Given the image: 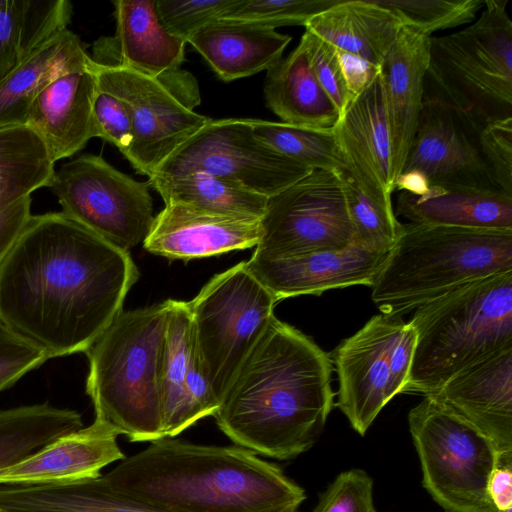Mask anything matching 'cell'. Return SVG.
I'll return each instance as SVG.
<instances>
[{
    "label": "cell",
    "instance_id": "7402d4cb",
    "mask_svg": "<svg viewBox=\"0 0 512 512\" xmlns=\"http://www.w3.org/2000/svg\"><path fill=\"white\" fill-rule=\"evenodd\" d=\"M113 5L116 33L97 42L92 58L96 63L121 65L150 76L181 67L186 42L164 27L156 1L115 0Z\"/></svg>",
    "mask_w": 512,
    "mask_h": 512
},
{
    "label": "cell",
    "instance_id": "ab89813d",
    "mask_svg": "<svg viewBox=\"0 0 512 512\" xmlns=\"http://www.w3.org/2000/svg\"><path fill=\"white\" fill-rule=\"evenodd\" d=\"M311 512H376L372 478L361 469L341 472Z\"/></svg>",
    "mask_w": 512,
    "mask_h": 512
},
{
    "label": "cell",
    "instance_id": "4316f807",
    "mask_svg": "<svg viewBox=\"0 0 512 512\" xmlns=\"http://www.w3.org/2000/svg\"><path fill=\"white\" fill-rule=\"evenodd\" d=\"M264 95L267 106L282 122L334 129L340 114L310 66L306 41L267 70Z\"/></svg>",
    "mask_w": 512,
    "mask_h": 512
},
{
    "label": "cell",
    "instance_id": "6da1fadb",
    "mask_svg": "<svg viewBox=\"0 0 512 512\" xmlns=\"http://www.w3.org/2000/svg\"><path fill=\"white\" fill-rule=\"evenodd\" d=\"M138 278L128 251L62 211L31 215L0 264V321L49 359L86 352Z\"/></svg>",
    "mask_w": 512,
    "mask_h": 512
},
{
    "label": "cell",
    "instance_id": "e0dca14e",
    "mask_svg": "<svg viewBox=\"0 0 512 512\" xmlns=\"http://www.w3.org/2000/svg\"><path fill=\"white\" fill-rule=\"evenodd\" d=\"M388 254L354 243L343 250L290 256L254 251L245 264L279 302L300 295H321L336 288L372 287Z\"/></svg>",
    "mask_w": 512,
    "mask_h": 512
},
{
    "label": "cell",
    "instance_id": "816d5d0a",
    "mask_svg": "<svg viewBox=\"0 0 512 512\" xmlns=\"http://www.w3.org/2000/svg\"><path fill=\"white\" fill-rule=\"evenodd\" d=\"M0 512H2V511L0 510Z\"/></svg>",
    "mask_w": 512,
    "mask_h": 512
},
{
    "label": "cell",
    "instance_id": "5b68a950",
    "mask_svg": "<svg viewBox=\"0 0 512 512\" xmlns=\"http://www.w3.org/2000/svg\"><path fill=\"white\" fill-rule=\"evenodd\" d=\"M512 271V230L403 224L373 285L380 312L401 317L469 282Z\"/></svg>",
    "mask_w": 512,
    "mask_h": 512
},
{
    "label": "cell",
    "instance_id": "4dcf8cb0",
    "mask_svg": "<svg viewBox=\"0 0 512 512\" xmlns=\"http://www.w3.org/2000/svg\"><path fill=\"white\" fill-rule=\"evenodd\" d=\"M83 427L81 414L42 403L0 410V470Z\"/></svg>",
    "mask_w": 512,
    "mask_h": 512
},
{
    "label": "cell",
    "instance_id": "b9f144b4",
    "mask_svg": "<svg viewBox=\"0 0 512 512\" xmlns=\"http://www.w3.org/2000/svg\"><path fill=\"white\" fill-rule=\"evenodd\" d=\"M92 116L95 137L113 144L125 155L132 141V115L127 104L97 87Z\"/></svg>",
    "mask_w": 512,
    "mask_h": 512
},
{
    "label": "cell",
    "instance_id": "ba28073f",
    "mask_svg": "<svg viewBox=\"0 0 512 512\" xmlns=\"http://www.w3.org/2000/svg\"><path fill=\"white\" fill-rule=\"evenodd\" d=\"M277 303L245 261L216 274L187 302L192 352L219 405Z\"/></svg>",
    "mask_w": 512,
    "mask_h": 512
},
{
    "label": "cell",
    "instance_id": "1f68e13d",
    "mask_svg": "<svg viewBox=\"0 0 512 512\" xmlns=\"http://www.w3.org/2000/svg\"><path fill=\"white\" fill-rule=\"evenodd\" d=\"M148 185L164 203H180L200 210L261 219L268 198L205 173L151 176Z\"/></svg>",
    "mask_w": 512,
    "mask_h": 512
},
{
    "label": "cell",
    "instance_id": "2e32d148",
    "mask_svg": "<svg viewBox=\"0 0 512 512\" xmlns=\"http://www.w3.org/2000/svg\"><path fill=\"white\" fill-rule=\"evenodd\" d=\"M346 172L382 210L392 204L394 172L385 91L380 75L346 108L334 127Z\"/></svg>",
    "mask_w": 512,
    "mask_h": 512
},
{
    "label": "cell",
    "instance_id": "9c48e42d",
    "mask_svg": "<svg viewBox=\"0 0 512 512\" xmlns=\"http://www.w3.org/2000/svg\"><path fill=\"white\" fill-rule=\"evenodd\" d=\"M422 484L445 512H497L488 492L497 453L476 428L432 395L408 413Z\"/></svg>",
    "mask_w": 512,
    "mask_h": 512
},
{
    "label": "cell",
    "instance_id": "7a4b0ae2",
    "mask_svg": "<svg viewBox=\"0 0 512 512\" xmlns=\"http://www.w3.org/2000/svg\"><path fill=\"white\" fill-rule=\"evenodd\" d=\"M330 353L274 316L214 413L235 445L278 460L309 450L335 406Z\"/></svg>",
    "mask_w": 512,
    "mask_h": 512
},
{
    "label": "cell",
    "instance_id": "30bf717a",
    "mask_svg": "<svg viewBox=\"0 0 512 512\" xmlns=\"http://www.w3.org/2000/svg\"><path fill=\"white\" fill-rule=\"evenodd\" d=\"M97 87L122 99L132 115V141L126 159L151 177L158 167L210 118L195 112L200 104L196 78L180 68L158 76L121 65L95 62Z\"/></svg>",
    "mask_w": 512,
    "mask_h": 512
},
{
    "label": "cell",
    "instance_id": "ffe728a7",
    "mask_svg": "<svg viewBox=\"0 0 512 512\" xmlns=\"http://www.w3.org/2000/svg\"><path fill=\"white\" fill-rule=\"evenodd\" d=\"M118 432L99 419L63 435L8 468L0 470V486L66 484L101 475V470L125 455Z\"/></svg>",
    "mask_w": 512,
    "mask_h": 512
},
{
    "label": "cell",
    "instance_id": "60d3db41",
    "mask_svg": "<svg viewBox=\"0 0 512 512\" xmlns=\"http://www.w3.org/2000/svg\"><path fill=\"white\" fill-rule=\"evenodd\" d=\"M302 37L313 73L341 117L354 99L347 88L336 48L306 29Z\"/></svg>",
    "mask_w": 512,
    "mask_h": 512
},
{
    "label": "cell",
    "instance_id": "836d02e7",
    "mask_svg": "<svg viewBox=\"0 0 512 512\" xmlns=\"http://www.w3.org/2000/svg\"><path fill=\"white\" fill-rule=\"evenodd\" d=\"M257 138L274 150L312 170H346L334 129L249 119Z\"/></svg>",
    "mask_w": 512,
    "mask_h": 512
},
{
    "label": "cell",
    "instance_id": "8d00e7d4",
    "mask_svg": "<svg viewBox=\"0 0 512 512\" xmlns=\"http://www.w3.org/2000/svg\"><path fill=\"white\" fill-rule=\"evenodd\" d=\"M340 176L355 242L375 251L389 252L398 240L403 224L362 193L345 170Z\"/></svg>",
    "mask_w": 512,
    "mask_h": 512
},
{
    "label": "cell",
    "instance_id": "484cf974",
    "mask_svg": "<svg viewBox=\"0 0 512 512\" xmlns=\"http://www.w3.org/2000/svg\"><path fill=\"white\" fill-rule=\"evenodd\" d=\"M93 63L79 36L66 29L0 82V129L26 125L37 95L59 76Z\"/></svg>",
    "mask_w": 512,
    "mask_h": 512
},
{
    "label": "cell",
    "instance_id": "f1b7e54d",
    "mask_svg": "<svg viewBox=\"0 0 512 512\" xmlns=\"http://www.w3.org/2000/svg\"><path fill=\"white\" fill-rule=\"evenodd\" d=\"M2 512H163L114 491L104 476L66 484L0 486Z\"/></svg>",
    "mask_w": 512,
    "mask_h": 512
},
{
    "label": "cell",
    "instance_id": "44dd1931",
    "mask_svg": "<svg viewBox=\"0 0 512 512\" xmlns=\"http://www.w3.org/2000/svg\"><path fill=\"white\" fill-rule=\"evenodd\" d=\"M96 92L93 60L87 68L56 78L31 104L26 125L42 138L54 164L81 151L95 137L92 106Z\"/></svg>",
    "mask_w": 512,
    "mask_h": 512
},
{
    "label": "cell",
    "instance_id": "52a82bcc",
    "mask_svg": "<svg viewBox=\"0 0 512 512\" xmlns=\"http://www.w3.org/2000/svg\"><path fill=\"white\" fill-rule=\"evenodd\" d=\"M508 0H484L464 29L430 36L424 100L455 110L477 132L512 117V20Z\"/></svg>",
    "mask_w": 512,
    "mask_h": 512
},
{
    "label": "cell",
    "instance_id": "f35d334b",
    "mask_svg": "<svg viewBox=\"0 0 512 512\" xmlns=\"http://www.w3.org/2000/svg\"><path fill=\"white\" fill-rule=\"evenodd\" d=\"M239 0H156L159 18L173 36L189 39L211 22L223 18Z\"/></svg>",
    "mask_w": 512,
    "mask_h": 512
},
{
    "label": "cell",
    "instance_id": "277c9868",
    "mask_svg": "<svg viewBox=\"0 0 512 512\" xmlns=\"http://www.w3.org/2000/svg\"><path fill=\"white\" fill-rule=\"evenodd\" d=\"M169 299L122 311L85 352L95 418L131 442L164 438L160 369Z\"/></svg>",
    "mask_w": 512,
    "mask_h": 512
},
{
    "label": "cell",
    "instance_id": "681fc988",
    "mask_svg": "<svg viewBox=\"0 0 512 512\" xmlns=\"http://www.w3.org/2000/svg\"><path fill=\"white\" fill-rule=\"evenodd\" d=\"M395 190L404 191L416 196L425 194L430 184L426 176L418 170L401 172L394 182Z\"/></svg>",
    "mask_w": 512,
    "mask_h": 512
},
{
    "label": "cell",
    "instance_id": "74e56055",
    "mask_svg": "<svg viewBox=\"0 0 512 512\" xmlns=\"http://www.w3.org/2000/svg\"><path fill=\"white\" fill-rule=\"evenodd\" d=\"M341 0H239L223 17L261 24L276 29L303 25Z\"/></svg>",
    "mask_w": 512,
    "mask_h": 512
},
{
    "label": "cell",
    "instance_id": "4fadbf2b",
    "mask_svg": "<svg viewBox=\"0 0 512 512\" xmlns=\"http://www.w3.org/2000/svg\"><path fill=\"white\" fill-rule=\"evenodd\" d=\"M255 251L290 256L338 251L355 242L340 172L314 169L268 198Z\"/></svg>",
    "mask_w": 512,
    "mask_h": 512
},
{
    "label": "cell",
    "instance_id": "f6af8a7d",
    "mask_svg": "<svg viewBox=\"0 0 512 512\" xmlns=\"http://www.w3.org/2000/svg\"><path fill=\"white\" fill-rule=\"evenodd\" d=\"M416 343L415 331L409 322H403L390 351V394L392 398L403 393L407 384Z\"/></svg>",
    "mask_w": 512,
    "mask_h": 512
},
{
    "label": "cell",
    "instance_id": "ee69618b",
    "mask_svg": "<svg viewBox=\"0 0 512 512\" xmlns=\"http://www.w3.org/2000/svg\"><path fill=\"white\" fill-rule=\"evenodd\" d=\"M48 355L0 321V392L41 366Z\"/></svg>",
    "mask_w": 512,
    "mask_h": 512
},
{
    "label": "cell",
    "instance_id": "cb8c5ba5",
    "mask_svg": "<svg viewBox=\"0 0 512 512\" xmlns=\"http://www.w3.org/2000/svg\"><path fill=\"white\" fill-rule=\"evenodd\" d=\"M292 37L261 24L220 18L188 41L216 75L232 81L268 70L283 55Z\"/></svg>",
    "mask_w": 512,
    "mask_h": 512
},
{
    "label": "cell",
    "instance_id": "603a6c76",
    "mask_svg": "<svg viewBox=\"0 0 512 512\" xmlns=\"http://www.w3.org/2000/svg\"><path fill=\"white\" fill-rule=\"evenodd\" d=\"M430 36L401 26L381 65L394 179L402 172L424 101Z\"/></svg>",
    "mask_w": 512,
    "mask_h": 512
},
{
    "label": "cell",
    "instance_id": "d6a6232c",
    "mask_svg": "<svg viewBox=\"0 0 512 512\" xmlns=\"http://www.w3.org/2000/svg\"><path fill=\"white\" fill-rule=\"evenodd\" d=\"M42 138L27 125L0 129V210L48 187L55 171Z\"/></svg>",
    "mask_w": 512,
    "mask_h": 512
},
{
    "label": "cell",
    "instance_id": "5bb4252c",
    "mask_svg": "<svg viewBox=\"0 0 512 512\" xmlns=\"http://www.w3.org/2000/svg\"><path fill=\"white\" fill-rule=\"evenodd\" d=\"M403 322L374 315L330 353L339 382L336 406L361 436L392 399L390 351Z\"/></svg>",
    "mask_w": 512,
    "mask_h": 512
},
{
    "label": "cell",
    "instance_id": "83f0119b",
    "mask_svg": "<svg viewBox=\"0 0 512 512\" xmlns=\"http://www.w3.org/2000/svg\"><path fill=\"white\" fill-rule=\"evenodd\" d=\"M401 26L394 13L373 0H341L310 19L305 29L338 50L381 66Z\"/></svg>",
    "mask_w": 512,
    "mask_h": 512
},
{
    "label": "cell",
    "instance_id": "8992f818",
    "mask_svg": "<svg viewBox=\"0 0 512 512\" xmlns=\"http://www.w3.org/2000/svg\"><path fill=\"white\" fill-rule=\"evenodd\" d=\"M416 343L403 393H436L449 379L512 345V271L457 287L414 310Z\"/></svg>",
    "mask_w": 512,
    "mask_h": 512
},
{
    "label": "cell",
    "instance_id": "d590c367",
    "mask_svg": "<svg viewBox=\"0 0 512 512\" xmlns=\"http://www.w3.org/2000/svg\"><path fill=\"white\" fill-rule=\"evenodd\" d=\"M394 13L401 25L427 36L433 32L471 23L484 0H373Z\"/></svg>",
    "mask_w": 512,
    "mask_h": 512
},
{
    "label": "cell",
    "instance_id": "f907efd6",
    "mask_svg": "<svg viewBox=\"0 0 512 512\" xmlns=\"http://www.w3.org/2000/svg\"><path fill=\"white\" fill-rule=\"evenodd\" d=\"M497 512H512V509H508V510H505V511H497Z\"/></svg>",
    "mask_w": 512,
    "mask_h": 512
},
{
    "label": "cell",
    "instance_id": "9a60e30c",
    "mask_svg": "<svg viewBox=\"0 0 512 512\" xmlns=\"http://www.w3.org/2000/svg\"><path fill=\"white\" fill-rule=\"evenodd\" d=\"M479 135L449 106L424 100L402 172H422L430 187L499 190L482 156Z\"/></svg>",
    "mask_w": 512,
    "mask_h": 512
},
{
    "label": "cell",
    "instance_id": "3957f363",
    "mask_svg": "<svg viewBox=\"0 0 512 512\" xmlns=\"http://www.w3.org/2000/svg\"><path fill=\"white\" fill-rule=\"evenodd\" d=\"M111 488L163 512H300L304 489L276 464L235 446L164 437L103 475Z\"/></svg>",
    "mask_w": 512,
    "mask_h": 512
},
{
    "label": "cell",
    "instance_id": "e575fe53",
    "mask_svg": "<svg viewBox=\"0 0 512 512\" xmlns=\"http://www.w3.org/2000/svg\"><path fill=\"white\" fill-rule=\"evenodd\" d=\"M191 359L190 314L187 302L169 299L160 369L164 437H170L175 423Z\"/></svg>",
    "mask_w": 512,
    "mask_h": 512
},
{
    "label": "cell",
    "instance_id": "7dc6e473",
    "mask_svg": "<svg viewBox=\"0 0 512 512\" xmlns=\"http://www.w3.org/2000/svg\"><path fill=\"white\" fill-rule=\"evenodd\" d=\"M336 51L347 88L355 99L380 75L381 66L354 54L338 49Z\"/></svg>",
    "mask_w": 512,
    "mask_h": 512
},
{
    "label": "cell",
    "instance_id": "8fae6325",
    "mask_svg": "<svg viewBox=\"0 0 512 512\" xmlns=\"http://www.w3.org/2000/svg\"><path fill=\"white\" fill-rule=\"evenodd\" d=\"M62 212L112 245L128 251L152 226L148 183L120 172L101 156L83 154L55 169L48 185Z\"/></svg>",
    "mask_w": 512,
    "mask_h": 512
},
{
    "label": "cell",
    "instance_id": "d4e9b609",
    "mask_svg": "<svg viewBox=\"0 0 512 512\" xmlns=\"http://www.w3.org/2000/svg\"><path fill=\"white\" fill-rule=\"evenodd\" d=\"M394 212L413 224L512 230V195L501 190L432 186L421 196L400 191Z\"/></svg>",
    "mask_w": 512,
    "mask_h": 512
},
{
    "label": "cell",
    "instance_id": "7c38bea8",
    "mask_svg": "<svg viewBox=\"0 0 512 512\" xmlns=\"http://www.w3.org/2000/svg\"><path fill=\"white\" fill-rule=\"evenodd\" d=\"M312 169L257 138L249 119H209L155 171L156 176L205 173L270 198Z\"/></svg>",
    "mask_w": 512,
    "mask_h": 512
},
{
    "label": "cell",
    "instance_id": "f546056e",
    "mask_svg": "<svg viewBox=\"0 0 512 512\" xmlns=\"http://www.w3.org/2000/svg\"><path fill=\"white\" fill-rule=\"evenodd\" d=\"M72 14L68 0H0V82L66 30Z\"/></svg>",
    "mask_w": 512,
    "mask_h": 512
},
{
    "label": "cell",
    "instance_id": "c3c4849f",
    "mask_svg": "<svg viewBox=\"0 0 512 512\" xmlns=\"http://www.w3.org/2000/svg\"><path fill=\"white\" fill-rule=\"evenodd\" d=\"M488 492L497 511L512 509V455L497 456Z\"/></svg>",
    "mask_w": 512,
    "mask_h": 512
},
{
    "label": "cell",
    "instance_id": "7bdbcfd3",
    "mask_svg": "<svg viewBox=\"0 0 512 512\" xmlns=\"http://www.w3.org/2000/svg\"><path fill=\"white\" fill-rule=\"evenodd\" d=\"M479 145L496 186L512 195V117L486 125Z\"/></svg>",
    "mask_w": 512,
    "mask_h": 512
},
{
    "label": "cell",
    "instance_id": "bcb514c9",
    "mask_svg": "<svg viewBox=\"0 0 512 512\" xmlns=\"http://www.w3.org/2000/svg\"><path fill=\"white\" fill-rule=\"evenodd\" d=\"M31 195L0 210V264L31 217Z\"/></svg>",
    "mask_w": 512,
    "mask_h": 512
},
{
    "label": "cell",
    "instance_id": "d6986e66",
    "mask_svg": "<svg viewBox=\"0 0 512 512\" xmlns=\"http://www.w3.org/2000/svg\"><path fill=\"white\" fill-rule=\"evenodd\" d=\"M261 219L218 214L180 203H165L143 241L146 251L190 261L256 247Z\"/></svg>",
    "mask_w": 512,
    "mask_h": 512
},
{
    "label": "cell",
    "instance_id": "ac0fdd59",
    "mask_svg": "<svg viewBox=\"0 0 512 512\" xmlns=\"http://www.w3.org/2000/svg\"><path fill=\"white\" fill-rule=\"evenodd\" d=\"M431 395L482 433L497 456L512 455V345L468 366Z\"/></svg>",
    "mask_w": 512,
    "mask_h": 512
}]
</instances>
